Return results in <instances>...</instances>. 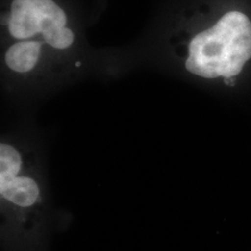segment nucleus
Masks as SVG:
<instances>
[{"label": "nucleus", "instance_id": "obj_1", "mask_svg": "<svg viewBox=\"0 0 251 251\" xmlns=\"http://www.w3.org/2000/svg\"><path fill=\"white\" fill-rule=\"evenodd\" d=\"M77 0H1V43L17 46L56 92L91 75L128 71L125 51L89 43L90 17Z\"/></svg>", "mask_w": 251, "mask_h": 251}, {"label": "nucleus", "instance_id": "obj_2", "mask_svg": "<svg viewBox=\"0 0 251 251\" xmlns=\"http://www.w3.org/2000/svg\"><path fill=\"white\" fill-rule=\"evenodd\" d=\"M0 215L2 251H50L54 234L69 225L52 200L45 144L31 122L1 135Z\"/></svg>", "mask_w": 251, "mask_h": 251}]
</instances>
